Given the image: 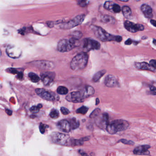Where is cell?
Here are the masks:
<instances>
[{
	"instance_id": "cell-1",
	"label": "cell",
	"mask_w": 156,
	"mask_h": 156,
	"mask_svg": "<svg viewBox=\"0 0 156 156\" xmlns=\"http://www.w3.org/2000/svg\"><path fill=\"white\" fill-rule=\"evenodd\" d=\"M91 28L93 31L96 37L103 42L114 41L117 42H120L122 40L121 36L111 35L107 33L103 28L100 27L92 25L91 26Z\"/></svg>"
},
{
	"instance_id": "cell-2",
	"label": "cell",
	"mask_w": 156,
	"mask_h": 156,
	"mask_svg": "<svg viewBox=\"0 0 156 156\" xmlns=\"http://www.w3.org/2000/svg\"><path fill=\"white\" fill-rule=\"evenodd\" d=\"M88 56L85 52H82L75 56L70 62V68L74 70L84 69L87 66Z\"/></svg>"
},
{
	"instance_id": "cell-3",
	"label": "cell",
	"mask_w": 156,
	"mask_h": 156,
	"mask_svg": "<svg viewBox=\"0 0 156 156\" xmlns=\"http://www.w3.org/2000/svg\"><path fill=\"white\" fill-rule=\"evenodd\" d=\"M129 123L123 120H116L108 123L106 129L110 134H115L118 132L126 130L129 126Z\"/></svg>"
},
{
	"instance_id": "cell-4",
	"label": "cell",
	"mask_w": 156,
	"mask_h": 156,
	"mask_svg": "<svg viewBox=\"0 0 156 156\" xmlns=\"http://www.w3.org/2000/svg\"><path fill=\"white\" fill-rule=\"evenodd\" d=\"M51 138L53 143L64 146H70L71 138L67 134L54 132L51 135Z\"/></svg>"
},
{
	"instance_id": "cell-5",
	"label": "cell",
	"mask_w": 156,
	"mask_h": 156,
	"mask_svg": "<svg viewBox=\"0 0 156 156\" xmlns=\"http://www.w3.org/2000/svg\"><path fill=\"white\" fill-rule=\"evenodd\" d=\"M78 41L73 38L62 39L58 43L57 50L60 52H68L77 46Z\"/></svg>"
},
{
	"instance_id": "cell-6",
	"label": "cell",
	"mask_w": 156,
	"mask_h": 156,
	"mask_svg": "<svg viewBox=\"0 0 156 156\" xmlns=\"http://www.w3.org/2000/svg\"><path fill=\"white\" fill-rule=\"evenodd\" d=\"M85 18V15L84 14L78 15L69 21L62 23L60 26V27L63 29H69L72 28L81 24L84 20Z\"/></svg>"
},
{
	"instance_id": "cell-7",
	"label": "cell",
	"mask_w": 156,
	"mask_h": 156,
	"mask_svg": "<svg viewBox=\"0 0 156 156\" xmlns=\"http://www.w3.org/2000/svg\"><path fill=\"white\" fill-rule=\"evenodd\" d=\"M82 48L85 53L91 50H99L101 47L100 43L98 41L88 38L84 39L82 40Z\"/></svg>"
},
{
	"instance_id": "cell-8",
	"label": "cell",
	"mask_w": 156,
	"mask_h": 156,
	"mask_svg": "<svg viewBox=\"0 0 156 156\" xmlns=\"http://www.w3.org/2000/svg\"><path fill=\"white\" fill-rule=\"evenodd\" d=\"M66 99L70 102L74 103H78L83 102L86 98V96L82 89L76 91L72 92L66 96Z\"/></svg>"
},
{
	"instance_id": "cell-9",
	"label": "cell",
	"mask_w": 156,
	"mask_h": 156,
	"mask_svg": "<svg viewBox=\"0 0 156 156\" xmlns=\"http://www.w3.org/2000/svg\"><path fill=\"white\" fill-rule=\"evenodd\" d=\"M125 28L129 32L135 33L140 31H143L144 29V27L140 24H136L129 21H125L124 23Z\"/></svg>"
},
{
	"instance_id": "cell-10",
	"label": "cell",
	"mask_w": 156,
	"mask_h": 156,
	"mask_svg": "<svg viewBox=\"0 0 156 156\" xmlns=\"http://www.w3.org/2000/svg\"><path fill=\"white\" fill-rule=\"evenodd\" d=\"M6 53L11 58L17 59L20 57L22 54V51L20 48L13 45H9L6 49Z\"/></svg>"
},
{
	"instance_id": "cell-11",
	"label": "cell",
	"mask_w": 156,
	"mask_h": 156,
	"mask_svg": "<svg viewBox=\"0 0 156 156\" xmlns=\"http://www.w3.org/2000/svg\"><path fill=\"white\" fill-rule=\"evenodd\" d=\"M31 64L35 66L43 69H52L55 67L54 64L52 62L49 61H35L31 62Z\"/></svg>"
},
{
	"instance_id": "cell-12",
	"label": "cell",
	"mask_w": 156,
	"mask_h": 156,
	"mask_svg": "<svg viewBox=\"0 0 156 156\" xmlns=\"http://www.w3.org/2000/svg\"><path fill=\"white\" fill-rule=\"evenodd\" d=\"M109 115L107 113H103L101 115L98 117L96 120V125L101 129H106L108 124Z\"/></svg>"
},
{
	"instance_id": "cell-13",
	"label": "cell",
	"mask_w": 156,
	"mask_h": 156,
	"mask_svg": "<svg viewBox=\"0 0 156 156\" xmlns=\"http://www.w3.org/2000/svg\"><path fill=\"white\" fill-rule=\"evenodd\" d=\"M35 92L39 97L47 101H54L55 97L51 93L43 89L38 88L35 90Z\"/></svg>"
},
{
	"instance_id": "cell-14",
	"label": "cell",
	"mask_w": 156,
	"mask_h": 156,
	"mask_svg": "<svg viewBox=\"0 0 156 156\" xmlns=\"http://www.w3.org/2000/svg\"><path fill=\"white\" fill-rule=\"evenodd\" d=\"M56 126L59 130L65 133H69L71 130L69 122L66 120L59 121L57 123Z\"/></svg>"
},
{
	"instance_id": "cell-15",
	"label": "cell",
	"mask_w": 156,
	"mask_h": 156,
	"mask_svg": "<svg viewBox=\"0 0 156 156\" xmlns=\"http://www.w3.org/2000/svg\"><path fill=\"white\" fill-rule=\"evenodd\" d=\"M151 147L148 145L140 146L135 148L133 150V153L138 155H148L150 154L149 149Z\"/></svg>"
},
{
	"instance_id": "cell-16",
	"label": "cell",
	"mask_w": 156,
	"mask_h": 156,
	"mask_svg": "<svg viewBox=\"0 0 156 156\" xmlns=\"http://www.w3.org/2000/svg\"><path fill=\"white\" fill-rule=\"evenodd\" d=\"M104 84L107 87H113L118 85V82L115 76L112 75H108L104 79Z\"/></svg>"
},
{
	"instance_id": "cell-17",
	"label": "cell",
	"mask_w": 156,
	"mask_h": 156,
	"mask_svg": "<svg viewBox=\"0 0 156 156\" xmlns=\"http://www.w3.org/2000/svg\"><path fill=\"white\" fill-rule=\"evenodd\" d=\"M55 77L54 73L51 72H47L41 75V79L44 85H48L51 83Z\"/></svg>"
},
{
	"instance_id": "cell-18",
	"label": "cell",
	"mask_w": 156,
	"mask_h": 156,
	"mask_svg": "<svg viewBox=\"0 0 156 156\" xmlns=\"http://www.w3.org/2000/svg\"><path fill=\"white\" fill-rule=\"evenodd\" d=\"M135 67L139 70H148L152 72H155L156 69L152 67L151 66L148 64V63L145 62H136L135 64Z\"/></svg>"
},
{
	"instance_id": "cell-19",
	"label": "cell",
	"mask_w": 156,
	"mask_h": 156,
	"mask_svg": "<svg viewBox=\"0 0 156 156\" xmlns=\"http://www.w3.org/2000/svg\"><path fill=\"white\" fill-rule=\"evenodd\" d=\"M140 9L145 16L147 18H152L153 17L152 9L149 5L146 4H144L141 5Z\"/></svg>"
},
{
	"instance_id": "cell-20",
	"label": "cell",
	"mask_w": 156,
	"mask_h": 156,
	"mask_svg": "<svg viewBox=\"0 0 156 156\" xmlns=\"http://www.w3.org/2000/svg\"><path fill=\"white\" fill-rule=\"evenodd\" d=\"M101 21L105 23L108 24H114L115 20L113 17L107 15H104L101 17Z\"/></svg>"
},
{
	"instance_id": "cell-21",
	"label": "cell",
	"mask_w": 156,
	"mask_h": 156,
	"mask_svg": "<svg viewBox=\"0 0 156 156\" xmlns=\"http://www.w3.org/2000/svg\"><path fill=\"white\" fill-rule=\"evenodd\" d=\"M123 15L127 19H130L132 17V12L131 9L128 6H125L122 9Z\"/></svg>"
},
{
	"instance_id": "cell-22",
	"label": "cell",
	"mask_w": 156,
	"mask_h": 156,
	"mask_svg": "<svg viewBox=\"0 0 156 156\" xmlns=\"http://www.w3.org/2000/svg\"><path fill=\"white\" fill-rule=\"evenodd\" d=\"M106 70H102L99 71L98 72H97L93 78L92 80L93 82H97L98 81V80L104 75L106 73Z\"/></svg>"
},
{
	"instance_id": "cell-23",
	"label": "cell",
	"mask_w": 156,
	"mask_h": 156,
	"mask_svg": "<svg viewBox=\"0 0 156 156\" xmlns=\"http://www.w3.org/2000/svg\"><path fill=\"white\" fill-rule=\"evenodd\" d=\"M70 124V125L71 129L75 130L78 128L80 125V122L75 118H73L70 119L69 121Z\"/></svg>"
},
{
	"instance_id": "cell-24",
	"label": "cell",
	"mask_w": 156,
	"mask_h": 156,
	"mask_svg": "<svg viewBox=\"0 0 156 156\" xmlns=\"http://www.w3.org/2000/svg\"><path fill=\"white\" fill-rule=\"evenodd\" d=\"M84 140L82 138L81 139H71L70 141V146H82L83 144Z\"/></svg>"
},
{
	"instance_id": "cell-25",
	"label": "cell",
	"mask_w": 156,
	"mask_h": 156,
	"mask_svg": "<svg viewBox=\"0 0 156 156\" xmlns=\"http://www.w3.org/2000/svg\"><path fill=\"white\" fill-rule=\"evenodd\" d=\"M57 92L58 94L61 95H66L68 94V89L64 86H60L57 88Z\"/></svg>"
},
{
	"instance_id": "cell-26",
	"label": "cell",
	"mask_w": 156,
	"mask_h": 156,
	"mask_svg": "<svg viewBox=\"0 0 156 156\" xmlns=\"http://www.w3.org/2000/svg\"><path fill=\"white\" fill-rule=\"evenodd\" d=\"M28 77L34 82H37L40 80V78H39V77L33 72L29 73L28 74Z\"/></svg>"
},
{
	"instance_id": "cell-27",
	"label": "cell",
	"mask_w": 156,
	"mask_h": 156,
	"mask_svg": "<svg viewBox=\"0 0 156 156\" xmlns=\"http://www.w3.org/2000/svg\"><path fill=\"white\" fill-rule=\"evenodd\" d=\"M59 115L60 113L58 110L56 109H53L50 113V116L53 119H57L59 117Z\"/></svg>"
},
{
	"instance_id": "cell-28",
	"label": "cell",
	"mask_w": 156,
	"mask_h": 156,
	"mask_svg": "<svg viewBox=\"0 0 156 156\" xmlns=\"http://www.w3.org/2000/svg\"><path fill=\"white\" fill-rule=\"evenodd\" d=\"M114 3L112 1H106L104 3V8L106 9V10L112 11L113 5Z\"/></svg>"
},
{
	"instance_id": "cell-29",
	"label": "cell",
	"mask_w": 156,
	"mask_h": 156,
	"mask_svg": "<svg viewBox=\"0 0 156 156\" xmlns=\"http://www.w3.org/2000/svg\"><path fill=\"white\" fill-rule=\"evenodd\" d=\"M71 35H72V38H73V39H75L77 40H78L82 37V34L80 31H76L73 32L71 34Z\"/></svg>"
},
{
	"instance_id": "cell-30",
	"label": "cell",
	"mask_w": 156,
	"mask_h": 156,
	"mask_svg": "<svg viewBox=\"0 0 156 156\" xmlns=\"http://www.w3.org/2000/svg\"><path fill=\"white\" fill-rule=\"evenodd\" d=\"M88 110V108L86 106H82L76 110V113L82 114H85Z\"/></svg>"
},
{
	"instance_id": "cell-31",
	"label": "cell",
	"mask_w": 156,
	"mask_h": 156,
	"mask_svg": "<svg viewBox=\"0 0 156 156\" xmlns=\"http://www.w3.org/2000/svg\"><path fill=\"white\" fill-rule=\"evenodd\" d=\"M100 111H101V110L99 109H98V108L96 109L90 114L89 117L90 118H94L96 117H97L99 115V113H100Z\"/></svg>"
},
{
	"instance_id": "cell-32",
	"label": "cell",
	"mask_w": 156,
	"mask_h": 156,
	"mask_svg": "<svg viewBox=\"0 0 156 156\" xmlns=\"http://www.w3.org/2000/svg\"><path fill=\"white\" fill-rule=\"evenodd\" d=\"M121 11V8L120 6L116 3H114L112 10V12L114 13H119Z\"/></svg>"
},
{
	"instance_id": "cell-33",
	"label": "cell",
	"mask_w": 156,
	"mask_h": 156,
	"mask_svg": "<svg viewBox=\"0 0 156 156\" xmlns=\"http://www.w3.org/2000/svg\"><path fill=\"white\" fill-rule=\"evenodd\" d=\"M118 142H121L123 144H126V145H131L133 146L134 144V142L131 140H128L125 139H122L119 140Z\"/></svg>"
},
{
	"instance_id": "cell-34",
	"label": "cell",
	"mask_w": 156,
	"mask_h": 156,
	"mask_svg": "<svg viewBox=\"0 0 156 156\" xmlns=\"http://www.w3.org/2000/svg\"><path fill=\"white\" fill-rule=\"evenodd\" d=\"M48 127V126L45 124H43L42 123H41L39 125V130H40V132L42 134H44V133L45 132V130Z\"/></svg>"
},
{
	"instance_id": "cell-35",
	"label": "cell",
	"mask_w": 156,
	"mask_h": 156,
	"mask_svg": "<svg viewBox=\"0 0 156 156\" xmlns=\"http://www.w3.org/2000/svg\"><path fill=\"white\" fill-rule=\"evenodd\" d=\"M89 2V1L86 0H79L78 1V5L82 8L86 7L88 3Z\"/></svg>"
},
{
	"instance_id": "cell-36",
	"label": "cell",
	"mask_w": 156,
	"mask_h": 156,
	"mask_svg": "<svg viewBox=\"0 0 156 156\" xmlns=\"http://www.w3.org/2000/svg\"><path fill=\"white\" fill-rule=\"evenodd\" d=\"M39 109H40L38 107V106H33L30 108V111L33 113H37L39 112Z\"/></svg>"
},
{
	"instance_id": "cell-37",
	"label": "cell",
	"mask_w": 156,
	"mask_h": 156,
	"mask_svg": "<svg viewBox=\"0 0 156 156\" xmlns=\"http://www.w3.org/2000/svg\"><path fill=\"white\" fill-rule=\"evenodd\" d=\"M61 111L62 113L64 115H67L70 113V111L66 108L62 107H61Z\"/></svg>"
},
{
	"instance_id": "cell-38",
	"label": "cell",
	"mask_w": 156,
	"mask_h": 156,
	"mask_svg": "<svg viewBox=\"0 0 156 156\" xmlns=\"http://www.w3.org/2000/svg\"><path fill=\"white\" fill-rule=\"evenodd\" d=\"M150 90L151 94L153 95H156V87L153 86H150Z\"/></svg>"
},
{
	"instance_id": "cell-39",
	"label": "cell",
	"mask_w": 156,
	"mask_h": 156,
	"mask_svg": "<svg viewBox=\"0 0 156 156\" xmlns=\"http://www.w3.org/2000/svg\"><path fill=\"white\" fill-rule=\"evenodd\" d=\"M8 71L10 73H11L12 74H18L19 73V72L17 71V70L14 69V68H12L8 69Z\"/></svg>"
},
{
	"instance_id": "cell-40",
	"label": "cell",
	"mask_w": 156,
	"mask_h": 156,
	"mask_svg": "<svg viewBox=\"0 0 156 156\" xmlns=\"http://www.w3.org/2000/svg\"><path fill=\"white\" fill-rule=\"evenodd\" d=\"M156 61L155 60H152L151 61H150L149 65H150V66H151L152 67H153V68H154L156 69Z\"/></svg>"
},
{
	"instance_id": "cell-41",
	"label": "cell",
	"mask_w": 156,
	"mask_h": 156,
	"mask_svg": "<svg viewBox=\"0 0 156 156\" xmlns=\"http://www.w3.org/2000/svg\"><path fill=\"white\" fill-rule=\"evenodd\" d=\"M132 42H133L132 40L130 39H129L125 41V43L126 45H130L131 43H132Z\"/></svg>"
},
{
	"instance_id": "cell-42",
	"label": "cell",
	"mask_w": 156,
	"mask_h": 156,
	"mask_svg": "<svg viewBox=\"0 0 156 156\" xmlns=\"http://www.w3.org/2000/svg\"><path fill=\"white\" fill-rule=\"evenodd\" d=\"M5 111H6V113H7L9 116L12 115V111L11 110H10V109H6V110H5Z\"/></svg>"
},
{
	"instance_id": "cell-43",
	"label": "cell",
	"mask_w": 156,
	"mask_h": 156,
	"mask_svg": "<svg viewBox=\"0 0 156 156\" xmlns=\"http://www.w3.org/2000/svg\"><path fill=\"white\" fill-rule=\"evenodd\" d=\"M79 153L82 155V156H88L87 153H86L85 152H84L83 151H82V150H79Z\"/></svg>"
},
{
	"instance_id": "cell-44",
	"label": "cell",
	"mask_w": 156,
	"mask_h": 156,
	"mask_svg": "<svg viewBox=\"0 0 156 156\" xmlns=\"http://www.w3.org/2000/svg\"><path fill=\"white\" fill-rule=\"evenodd\" d=\"M150 23H151L154 27H156V21L155 20H153V19H152L150 21Z\"/></svg>"
},
{
	"instance_id": "cell-45",
	"label": "cell",
	"mask_w": 156,
	"mask_h": 156,
	"mask_svg": "<svg viewBox=\"0 0 156 156\" xmlns=\"http://www.w3.org/2000/svg\"><path fill=\"white\" fill-rule=\"evenodd\" d=\"M17 74H18V77L19 79H21L23 78V74L21 72H19Z\"/></svg>"
},
{
	"instance_id": "cell-46",
	"label": "cell",
	"mask_w": 156,
	"mask_h": 156,
	"mask_svg": "<svg viewBox=\"0 0 156 156\" xmlns=\"http://www.w3.org/2000/svg\"><path fill=\"white\" fill-rule=\"evenodd\" d=\"M99 100L98 98H96V105H98L99 104Z\"/></svg>"
},
{
	"instance_id": "cell-47",
	"label": "cell",
	"mask_w": 156,
	"mask_h": 156,
	"mask_svg": "<svg viewBox=\"0 0 156 156\" xmlns=\"http://www.w3.org/2000/svg\"><path fill=\"white\" fill-rule=\"evenodd\" d=\"M153 43H154V45H156V39H153Z\"/></svg>"
},
{
	"instance_id": "cell-48",
	"label": "cell",
	"mask_w": 156,
	"mask_h": 156,
	"mask_svg": "<svg viewBox=\"0 0 156 156\" xmlns=\"http://www.w3.org/2000/svg\"><path fill=\"white\" fill-rule=\"evenodd\" d=\"M120 1H121V2H128V0H120Z\"/></svg>"
},
{
	"instance_id": "cell-49",
	"label": "cell",
	"mask_w": 156,
	"mask_h": 156,
	"mask_svg": "<svg viewBox=\"0 0 156 156\" xmlns=\"http://www.w3.org/2000/svg\"><path fill=\"white\" fill-rule=\"evenodd\" d=\"M1 51L0 50V56H1Z\"/></svg>"
}]
</instances>
